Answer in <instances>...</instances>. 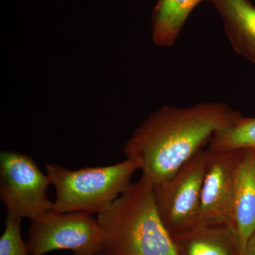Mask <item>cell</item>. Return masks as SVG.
<instances>
[{"label":"cell","instance_id":"6da1fadb","mask_svg":"<svg viewBox=\"0 0 255 255\" xmlns=\"http://www.w3.org/2000/svg\"><path fill=\"white\" fill-rule=\"evenodd\" d=\"M242 114L224 102L191 107L166 105L151 114L134 130L124 147L152 184L172 177L209 145L214 134Z\"/></svg>","mask_w":255,"mask_h":255},{"label":"cell","instance_id":"7a4b0ae2","mask_svg":"<svg viewBox=\"0 0 255 255\" xmlns=\"http://www.w3.org/2000/svg\"><path fill=\"white\" fill-rule=\"evenodd\" d=\"M97 219L102 232L98 255H178L156 207L153 184L145 175Z\"/></svg>","mask_w":255,"mask_h":255},{"label":"cell","instance_id":"3957f363","mask_svg":"<svg viewBox=\"0 0 255 255\" xmlns=\"http://www.w3.org/2000/svg\"><path fill=\"white\" fill-rule=\"evenodd\" d=\"M137 169V163L128 159L112 165L75 170L46 164V174L56 191L52 211L100 214L129 187Z\"/></svg>","mask_w":255,"mask_h":255},{"label":"cell","instance_id":"277c9868","mask_svg":"<svg viewBox=\"0 0 255 255\" xmlns=\"http://www.w3.org/2000/svg\"><path fill=\"white\" fill-rule=\"evenodd\" d=\"M102 243V229L92 214L53 211L31 220L26 242L29 255L59 250L73 255H98Z\"/></svg>","mask_w":255,"mask_h":255},{"label":"cell","instance_id":"5b68a950","mask_svg":"<svg viewBox=\"0 0 255 255\" xmlns=\"http://www.w3.org/2000/svg\"><path fill=\"white\" fill-rule=\"evenodd\" d=\"M50 184L29 155L0 152V199L9 214L31 221L51 211L53 202L47 194Z\"/></svg>","mask_w":255,"mask_h":255},{"label":"cell","instance_id":"8992f818","mask_svg":"<svg viewBox=\"0 0 255 255\" xmlns=\"http://www.w3.org/2000/svg\"><path fill=\"white\" fill-rule=\"evenodd\" d=\"M208 159V150H201L172 177L153 184L156 207L170 236L196 222Z\"/></svg>","mask_w":255,"mask_h":255},{"label":"cell","instance_id":"52a82bcc","mask_svg":"<svg viewBox=\"0 0 255 255\" xmlns=\"http://www.w3.org/2000/svg\"><path fill=\"white\" fill-rule=\"evenodd\" d=\"M207 150L209 159L201 189L200 206L194 225L233 224L235 180L244 150Z\"/></svg>","mask_w":255,"mask_h":255},{"label":"cell","instance_id":"ba28073f","mask_svg":"<svg viewBox=\"0 0 255 255\" xmlns=\"http://www.w3.org/2000/svg\"><path fill=\"white\" fill-rule=\"evenodd\" d=\"M178 255H241L233 224H197L172 235Z\"/></svg>","mask_w":255,"mask_h":255},{"label":"cell","instance_id":"9c48e42d","mask_svg":"<svg viewBox=\"0 0 255 255\" xmlns=\"http://www.w3.org/2000/svg\"><path fill=\"white\" fill-rule=\"evenodd\" d=\"M232 222L243 255L255 230V151L244 150L236 172L233 193Z\"/></svg>","mask_w":255,"mask_h":255},{"label":"cell","instance_id":"30bf717a","mask_svg":"<svg viewBox=\"0 0 255 255\" xmlns=\"http://www.w3.org/2000/svg\"><path fill=\"white\" fill-rule=\"evenodd\" d=\"M222 18L233 49L255 65V6L249 0H209Z\"/></svg>","mask_w":255,"mask_h":255},{"label":"cell","instance_id":"8fae6325","mask_svg":"<svg viewBox=\"0 0 255 255\" xmlns=\"http://www.w3.org/2000/svg\"><path fill=\"white\" fill-rule=\"evenodd\" d=\"M204 1L209 0H157L152 17V38L156 46H173L189 15Z\"/></svg>","mask_w":255,"mask_h":255},{"label":"cell","instance_id":"7c38bea8","mask_svg":"<svg viewBox=\"0 0 255 255\" xmlns=\"http://www.w3.org/2000/svg\"><path fill=\"white\" fill-rule=\"evenodd\" d=\"M251 149L255 151V118H239L214 134L208 145L210 151Z\"/></svg>","mask_w":255,"mask_h":255},{"label":"cell","instance_id":"4fadbf2b","mask_svg":"<svg viewBox=\"0 0 255 255\" xmlns=\"http://www.w3.org/2000/svg\"><path fill=\"white\" fill-rule=\"evenodd\" d=\"M21 218L7 213L0 238V255H29L21 232Z\"/></svg>","mask_w":255,"mask_h":255},{"label":"cell","instance_id":"5bb4252c","mask_svg":"<svg viewBox=\"0 0 255 255\" xmlns=\"http://www.w3.org/2000/svg\"><path fill=\"white\" fill-rule=\"evenodd\" d=\"M243 255H255V230L247 243Z\"/></svg>","mask_w":255,"mask_h":255}]
</instances>
